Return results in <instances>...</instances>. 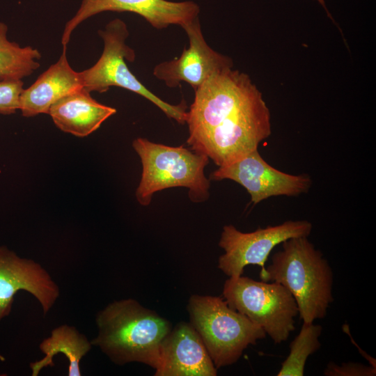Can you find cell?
Masks as SVG:
<instances>
[{
    "label": "cell",
    "instance_id": "6da1fadb",
    "mask_svg": "<svg viewBox=\"0 0 376 376\" xmlns=\"http://www.w3.org/2000/svg\"><path fill=\"white\" fill-rule=\"evenodd\" d=\"M194 91L187 113V142L217 166L258 149L271 134L269 110L247 75L226 68Z\"/></svg>",
    "mask_w": 376,
    "mask_h": 376
},
{
    "label": "cell",
    "instance_id": "7a4b0ae2",
    "mask_svg": "<svg viewBox=\"0 0 376 376\" xmlns=\"http://www.w3.org/2000/svg\"><path fill=\"white\" fill-rule=\"evenodd\" d=\"M97 335L91 340L118 365L139 362L157 369L170 322L137 301H114L96 315Z\"/></svg>",
    "mask_w": 376,
    "mask_h": 376
},
{
    "label": "cell",
    "instance_id": "3957f363",
    "mask_svg": "<svg viewBox=\"0 0 376 376\" xmlns=\"http://www.w3.org/2000/svg\"><path fill=\"white\" fill-rule=\"evenodd\" d=\"M281 244L282 249L260 273V280L287 288L296 301L303 322L324 318L334 301V275L328 261L307 237L290 238Z\"/></svg>",
    "mask_w": 376,
    "mask_h": 376
},
{
    "label": "cell",
    "instance_id": "277c9868",
    "mask_svg": "<svg viewBox=\"0 0 376 376\" xmlns=\"http://www.w3.org/2000/svg\"><path fill=\"white\" fill-rule=\"evenodd\" d=\"M132 147L140 157L141 178L136 198L143 206L150 205L154 194L172 187H185L192 201L209 198L210 182L204 173L209 158L182 146L173 147L136 138Z\"/></svg>",
    "mask_w": 376,
    "mask_h": 376
},
{
    "label": "cell",
    "instance_id": "5b68a950",
    "mask_svg": "<svg viewBox=\"0 0 376 376\" xmlns=\"http://www.w3.org/2000/svg\"><path fill=\"white\" fill-rule=\"evenodd\" d=\"M187 309L190 323L201 336L216 368L236 363L249 345L266 337L260 326L231 308L219 297L194 295Z\"/></svg>",
    "mask_w": 376,
    "mask_h": 376
},
{
    "label": "cell",
    "instance_id": "8992f818",
    "mask_svg": "<svg viewBox=\"0 0 376 376\" xmlns=\"http://www.w3.org/2000/svg\"><path fill=\"white\" fill-rule=\"evenodd\" d=\"M104 49L97 63L79 72L83 88L91 93L107 92L111 86L123 88L141 95L160 109L169 118L184 124L187 119V104L182 100L171 104L149 91L132 74L125 61L133 62L135 52L125 41L130 33L126 24L120 19L109 22L104 30L98 31Z\"/></svg>",
    "mask_w": 376,
    "mask_h": 376
},
{
    "label": "cell",
    "instance_id": "52a82bcc",
    "mask_svg": "<svg viewBox=\"0 0 376 376\" xmlns=\"http://www.w3.org/2000/svg\"><path fill=\"white\" fill-rule=\"evenodd\" d=\"M223 295L231 308L260 326L274 344L287 340L295 330L298 307L292 294L280 283L229 277Z\"/></svg>",
    "mask_w": 376,
    "mask_h": 376
},
{
    "label": "cell",
    "instance_id": "ba28073f",
    "mask_svg": "<svg viewBox=\"0 0 376 376\" xmlns=\"http://www.w3.org/2000/svg\"><path fill=\"white\" fill-rule=\"evenodd\" d=\"M312 229V224L306 220H289L250 233L241 232L233 225L224 226L219 246L225 252L219 258L218 268L229 277L242 276L248 265H259L263 273L276 246L290 238L308 237Z\"/></svg>",
    "mask_w": 376,
    "mask_h": 376
},
{
    "label": "cell",
    "instance_id": "9c48e42d",
    "mask_svg": "<svg viewBox=\"0 0 376 376\" xmlns=\"http://www.w3.org/2000/svg\"><path fill=\"white\" fill-rule=\"evenodd\" d=\"M210 179H228L238 183L247 191L254 205L272 196H297L307 193L312 185L306 174L292 175L274 168L260 156L258 149L219 166Z\"/></svg>",
    "mask_w": 376,
    "mask_h": 376
},
{
    "label": "cell",
    "instance_id": "30bf717a",
    "mask_svg": "<svg viewBox=\"0 0 376 376\" xmlns=\"http://www.w3.org/2000/svg\"><path fill=\"white\" fill-rule=\"evenodd\" d=\"M104 11L131 12L143 17L152 27L162 29L170 25H184L198 18L199 6L192 1L167 0H82L81 6L66 24L61 44L70 41L72 31L91 16Z\"/></svg>",
    "mask_w": 376,
    "mask_h": 376
},
{
    "label": "cell",
    "instance_id": "8fae6325",
    "mask_svg": "<svg viewBox=\"0 0 376 376\" xmlns=\"http://www.w3.org/2000/svg\"><path fill=\"white\" fill-rule=\"evenodd\" d=\"M20 290L38 301L45 315L60 295L58 285L41 265L0 246V321L10 313L14 297Z\"/></svg>",
    "mask_w": 376,
    "mask_h": 376
},
{
    "label": "cell",
    "instance_id": "7c38bea8",
    "mask_svg": "<svg viewBox=\"0 0 376 376\" xmlns=\"http://www.w3.org/2000/svg\"><path fill=\"white\" fill-rule=\"evenodd\" d=\"M182 28L189 39L188 48L173 60L157 64L153 75L169 88H175L184 81L194 91L200 87L214 72L233 67L232 60L212 49L202 33L199 18Z\"/></svg>",
    "mask_w": 376,
    "mask_h": 376
},
{
    "label": "cell",
    "instance_id": "4fadbf2b",
    "mask_svg": "<svg viewBox=\"0 0 376 376\" xmlns=\"http://www.w3.org/2000/svg\"><path fill=\"white\" fill-rule=\"evenodd\" d=\"M217 368L191 323L181 322L164 339L155 376H215Z\"/></svg>",
    "mask_w": 376,
    "mask_h": 376
},
{
    "label": "cell",
    "instance_id": "5bb4252c",
    "mask_svg": "<svg viewBox=\"0 0 376 376\" xmlns=\"http://www.w3.org/2000/svg\"><path fill=\"white\" fill-rule=\"evenodd\" d=\"M83 88L79 72L70 65L66 49L56 63L42 72L36 81L23 89L19 97V110L25 117L47 113L50 107L64 96Z\"/></svg>",
    "mask_w": 376,
    "mask_h": 376
},
{
    "label": "cell",
    "instance_id": "9a60e30c",
    "mask_svg": "<svg viewBox=\"0 0 376 376\" xmlns=\"http://www.w3.org/2000/svg\"><path fill=\"white\" fill-rule=\"evenodd\" d=\"M84 88L54 103L48 114L61 131L84 137L97 130L116 109L93 99Z\"/></svg>",
    "mask_w": 376,
    "mask_h": 376
},
{
    "label": "cell",
    "instance_id": "2e32d148",
    "mask_svg": "<svg viewBox=\"0 0 376 376\" xmlns=\"http://www.w3.org/2000/svg\"><path fill=\"white\" fill-rule=\"evenodd\" d=\"M91 343L86 336L75 327L62 324L51 332V336L45 338L39 347L45 357L40 360L30 363L32 376H38L45 367L54 366V357L59 353L67 358L69 365L68 376H80V361L91 350Z\"/></svg>",
    "mask_w": 376,
    "mask_h": 376
},
{
    "label": "cell",
    "instance_id": "e0dca14e",
    "mask_svg": "<svg viewBox=\"0 0 376 376\" xmlns=\"http://www.w3.org/2000/svg\"><path fill=\"white\" fill-rule=\"evenodd\" d=\"M8 26L0 22V81H16L31 75L40 67V52L21 47L7 38Z\"/></svg>",
    "mask_w": 376,
    "mask_h": 376
},
{
    "label": "cell",
    "instance_id": "ac0fdd59",
    "mask_svg": "<svg viewBox=\"0 0 376 376\" xmlns=\"http://www.w3.org/2000/svg\"><path fill=\"white\" fill-rule=\"evenodd\" d=\"M320 324L303 322L299 334L290 344V353L282 363L277 376H303L308 357L321 347Z\"/></svg>",
    "mask_w": 376,
    "mask_h": 376
},
{
    "label": "cell",
    "instance_id": "d6986e66",
    "mask_svg": "<svg viewBox=\"0 0 376 376\" xmlns=\"http://www.w3.org/2000/svg\"><path fill=\"white\" fill-rule=\"evenodd\" d=\"M23 85L22 80L0 81V114H13L19 109Z\"/></svg>",
    "mask_w": 376,
    "mask_h": 376
},
{
    "label": "cell",
    "instance_id": "ffe728a7",
    "mask_svg": "<svg viewBox=\"0 0 376 376\" xmlns=\"http://www.w3.org/2000/svg\"><path fill=\"white\" fill-rule=\"evenodd\" d=\"M327 376H375L376 368L366 366L360 363H343L338 366L334 362H329L324 371Z\"/></svg>",
    "mask_w": 376,
    "mask_h": 376
},
{
    "label": "cell",
    "instance_id": "44dd1931",
    "mask_svg": "<svg viewBox=\"0 0 376 376\" xmlns=\"http://www.w3.org/2000/svg\"><path fill=\"white\" fill-rule=\"evenodd\" d=\"M343 331L345 332H347L352 340V342L355 345V346L359 348V352L361 353V354L362 355V357H363L369 363H370V365H371L373 367H375L376 368V362H375V359H373V357H371L370 356H369L366 352L363 351L359 347V345L353 340L351 335H350V333L349 331V327L347 324H345L343 326Z\"/></svg>",
    "mask_w": 376,
    "mask_h": 376
}]
</instances>
